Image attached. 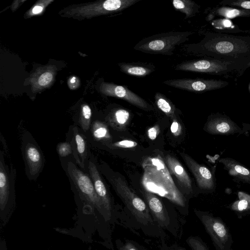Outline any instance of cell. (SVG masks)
<instances>
[{
  "label": "cell",
  "instance_id": "cell-3",
  "mask_svg": "<svg viewBox=\"0 0 250 250\" xmlns=\"http://www.w3.org/2000/svg\"><path fill=\"white\" fill-rule=\"evenodd\" d=\"M60 159L75 196H77L79 199L97 210L106 221H108L106 212L96 192L88 173L81 169L73 159L67 158Z\"/></svg>",
  "mask_w": 250,
  "mask_h": 250
},
{
  "label": "cell",
  "instance_id": "cell-28",
  "mask_svg": "<svg viewBox=\"0 0 250 250\" xmlns=\"http://www.w3.org/2000/svg\"><path fill=\"white\" fill-rule=\"evenodd\" d=\"M231 170L234 172V174H237L239 176L250 181V171L242 166L235 164H231Z\"/></svg>",
  "mask_w": 250,
  "mask_h": 250
},
{
  "label": "cell",
  "instance_id": "cell-12",
  "mask_svg": "<svg viewBox=\"0 0 250 250\" xmlns=\"http://www.w3.org/2000/svg\"><path fill=\"white\" fill-rule=\"evenodd\" d=\"M104 94L124 100L142 109L149 111L153 107L146 100L125 85L104 83L101 84Z\"/></svg>",
  "mask_w": 250,
  "mask_h": 250
},
{
  "label": "cell",
  "instance_id": "cell-37",
  "mask_svg": "<svg viewBox=\"0 0 250 250\" xmlns=\"http://www.w3.org/2000/svg\"><path fill=\"white\" fill-rule=\"evenodd\" d=\"M250 64H249V67H250Z\"/></svg>",
  "mask_w": 250,
  "mask_h": 250
},
{
  "label": "cell",
  "instance_id": "cell-17",
  "mask_svg": "<svg viewBox=\"0 0 250 250\" xmlns=\"http://www.w3.org/2000/svg\"><path fill=\"white\" fill-rule=\"evenodd\" d=\"M118 66L122 73L136 77H145L155 71V66L151 63L121 62Z\"/></svg>",
  "mask_w": 250,
  "mask_h": 250
},
{
  "label": "cell",
  "instance_id": "cell-27",
  "mask_svg": "<svg viewBox=\"0 0 250 250\" xmlns=\"http://www.w3.org/2000/svg\"><path fill=\"white\" fill-rule=\"evenodd\" d=\"M186 242L191 250H209L207 245L198 236H190Z\"/></svg>",
  "mask_w": 250,
  "mask_h": 250
},
{
  "label": "cell",
  "instance_id": "cell-29",
  "mask_svg": "<svg viewBox=\"0 0 250 250\" xmlns=\"http://www.w3.org/2000/svg\"><path fill=\"white\" fill-rule=\"evenodd\" d=\"M221 4L237 6L243 9L250 10V0H229L220 2Z\"/></svg>",
  "mask_w": 250,
  "mask_h": 250
},
{
  "label": "cell",
  "instance_id": "cell-26",
  "mask_svg": "<svg viewBox=\"0 0 250 250\" xmlns=\"http://www.w3.org/2000/svg\"><path fill=\"white\" fill-rule=\"evenodd\" d=\"M56 150L60 159L69 158L70 155L73 156V151L72 144L68 140L58 144Z\"/></svg>",
  "mask_w": 250,
  "mask_h": 250
},
{
  "label": "cell",
  "instance_id": "cell-10",
  "mask_svg": "<svg viewBox=\"0 0 250 250\" xmlns=\"http://www.w3.org/2000/svg\"><path fill=\"white\" fill-rule=\"evenodd\" d=\"M163 83L171 87L197 93L220 89L229 84L226 81L198 78L170 79Z\"/></svg>",
  "mask_w": 250,
  "mask_h": 250
},
{
  "label": "cell",
  "instance_id": "cell-8",
  "mask_svg": "<svg viewBox=\"0 0 250 250\" xmlns=\"http://www.w3.org/2000/svg\"><path fill=\"white\" fill-rule=\"evenodd\" d=\"M194 212L209 236L215 250H232V236L223 220L208 212L197 210Z\"/></svg>",
  "mask_w": 250,
  "mask_h": 250
},
{
  "label": "cell",
  "instance_id": "cell-16",
  "mask_svg": "<svg viewBox=\"0 0 250 250\" xmlns=\"http://www.w3.org/2000/svg\"><path fill=\"white\" fill-rule=\"evenodd\" d=\"M164 162L169 172L175 176L180 184L185 188L191 191V179L180 162L175 157L170 155L165 157Z\"/></svg>",
  "mask_w": 250,
  "mask_h": 250
},
{
  "label": "cell",
  "instance_id": "cell-24",
  "mask_svg": "<svg viewBox=\"0 0 250 250\" xmlns=\"http://www.w3.org/2000/svg\"><path fill=\"white\" fill-rule=\"evenodd\" d=\"M92 112L90 107L87 104L82 107L78 120L80 128L84 134L89 131L91 122Z\"/></svg>",
  "mask_w": 250,
  "mask_h": 250
},
{
  "label": "cell",
  "instance_id": "cell-5",
  "mask_svg": "<svg viewBox=\"0 0 250 250\" xmlns=\"http://www.w3.org/2000/svg\"><path fill=\"white\" fill-rule=\"evenodd\" d=\"M16 169L12 164L5 163L4 155L0 151V216L3 225L16 205Z\"/></svg>",
  "mask_w": 250,
  "mask_h": 250
},
{
  "label": "cell",
  "instance_id": "cell-19",
  "mask_svg": "<svg viewBox=\"0 0 250 250\" xmlns=\"http://www.w3.org/2000/svg\"><path fill=\"white\" fill-rule=\"evenodd\" d=\"M89 132L90 136L95 142L104 143L105 145L111 143L112 137L106 124L100 121H93Z\"/></svg>",
  "mask_w": 250,
  "mask_h": 250
},
{
  "label": "cell",
  "instance_id": "cell-30",
  "mask_svg": "<svg viewBox=\"0 0 250 250\" xmlns=\"http://www.w3.org/2000/svg\"><path fill=\"white\" fill-rule=\"evenodd\" d=\"M111 148H133L137 146V142L129 140H124L106 145Z\"/></svg>",
  "mask_w": 250,
  "mask_h": 250
},
{
  "label": "cell",
  "instance_id": "cell-31",
  "mask_svg": "<svg viewBox=\"0 0 250 250\" xmlns=\"http://www.w3.org/2000/svg\"><path fill=\"white\" fill-rule=\"evenodd\" d=\"M170 126V131L175 136H178L182 133V127L176 118H173Z\"/></svg>",
  "mask_w": 250,
  "mask_h": 250
},
{
  "label": "cell",
  "instance_id": "cell-18",
  "mask_svg": "<svg viewBox=\"0 0 250 250\" xmlns=\"http://www.w3.org/2000/svg\"><path fill=\"white\" fill-rule=\"evenodd\" d=\"M129 112L123 108H117L110 112L106 117V122L114 129L123 131L129 121Z\"/></svg>",
  "mask_w": 250,
  "mask_h": 250
},
{
  "label": "cell",
  "instance_id": "cell-34",
  "mask_svg": "<svg viewBox=\"0 0 250 250\" xmlns=\"http://www.w3.org/2000/svg\"><path fill=\"white\" fill-rule=\"evenodd\" d=\"M119 250H139L136 247L130 242H126L119 249Z\"/></svg>",
  "mask_w": 250,
  "mask_h": 250
},
{
  "label": "cell",
  "instance_id": "cell-36",
  "mask_svg": "<svg viewBox=\"0 0 250 250\" xmlns=\"http://www.w3.org/2000/svg\"><path fill=\"white\" fill-rule=\"evenodd\" d=\"M177 250H185L183 248H181V249H178Z\"/></svg>",
  "mask_w": 250,
  "mask_h": 250
},
{
  "label": "cell",
  "instance_id": "cell-7",
  "mask_svg": "<svg viewBox=\"0 0 250 250\" xmlns=\"http://www.w3.org/2000/svg\"><path fill=\"white\" fill-rule=\"evenodd\" d=\"M108 178L118 195L138 222L144 225L153 222L148 206L120 176L111 175Z\"/></svg>",
  "mask_w": 250,
  "mask_h": 250
},
{
  "label": "cell",
  "instance_id": "cell-11",
  "mask_svg": "<svg viewBox=\"0 0 250 250\" xmlns=\"http://www.w3.org/2000/svg\"><path fill=\"white\" fill-rule=\"evenodd\" d=\"M86 171L92 181L96 192L104 206L109 220L111 218L112 209L111 198L99 169L92 155H89L88 158Z\"/></svg>",
  "mask_w": 250,
  "mask_h": 250
},
{
  "label": "cell",
  "instance_id": "cell-6",
  "mask_svg": "<svg viewBox=\"0 0 250 250\" xmlns=\"http://www.w3.org/2000/svg\"><path fill=\"white\" fill-rule=\"evenodd\" d=\"M248 67L233 62L209 58L184 61L177 64L176 70L208 73L212 75H242Z\"/></svg>",
  "mask_w": 250,
  "mask_h": 250
},
{
  "label": "cell",
  "instance_id": "cell-25",
  "mask_svg": "<svg viewBox=\"0 0 250 250\" xmlns=\"http://www.w3.org/2000/svg\"><path fill=\"white\" fill-rule=\"evenodd\" d=\"M231 209L239 219L250 214V198L243 197L233 204Z\"/></svg>",
  "mask_w": 250,
  "mask_h": 250
},
{
  "label": "cell",
  "instance_id": "cell-15",
  "mask_svg": "<svg viewBox=\"0 0 250 250\" xmlns=\"http://www.w3.org/2000/svg\"><path fill=\"white\" fill-rule=\"evenodd\" d=\"M143 194L154 221L160 226L166 229L169 224V218L163 203L152 192L145 190Z\"/></svg>",
  "mask_w": 250,
  "mask_h": 250
},
{
  "label": "cell",
  "instance_id": "cell-33",
  "mask_svg": "<svg viewBox=\"0 0 250 250\" xmlns=\"http://www.w3.org/2000/svg\"><path fill=\"white\" fill-rule=\"evenodd\" d=\"M160 132V128L158 125H155L147 130V135L151 140H154Z\"/></svg>",
  "mask_w": 250,
  "mask_h": 250
},
{
  "label": "cell",
  "instance_id": "cell-9",
  "mask_svg": "<svg viewBox=\"0 0 250 250\" xmlns=\"http://www.w3.org/2000/svg\"><path fill=\"white\" fill-rule=\"evenodd\" d=\"M21 150L25 172L30 180H36L42 172L45 159L40 146L28 131L22 135Z\"/></svg>",
  "mask_w": 250,
  "mask_h": 250
},
{
  "label": "cell",
  "instance_id": "cell-14",
  "mask_svg": "<svg viewBox=\"0 0 250 250\" xmlns=\"http://www.w3.org/2000/svg\"><path fill=\"white\" fill-rule=\"evenodd\" d=\"M180 155L194 176L198 186L204 189L212 188V176L209 170L206 167L198 164L187 154L182 152Z\"/></svg>",
  "mask_w": 250,
  "mask_h": 250
},
{
  "label": "cell",
  "instance_id": "cell-32",
  "mask_svg": "<svg viewBox=\"0 0 250 250\" xmlns=\"http://www.w3.org/2000/svg\"><path fill=\"white\" fill-rule=\"evenodd\" d=\"M53 78L52 74L50 72H46L40 77L38 83L41 86H44L51 82Z\"/></svg>",
  "mask_w": 250,
  "mask_h": 250
},
{
  "label": "cell",
  "instance_id": "cell-1",
  "mask_svg": "<svg viewBox=\"0 0 250 250\" xmlns=\"http://www.w3.org/2000/svg\"><path fill=\"white\" fill-rule=\"evenodd\" d=\"M183 49L197 57L233 62L249 67L250 37L208 32L199 42L186 44Z\"/></svg>",
  "mask_w": 250,
  "mask_h": 250
},
{
  "label": "cell",
  "instance_id": "cell-13",
  "mask_svg": "<svg viewBox=\"0 0 250 250\" xmlns=\"http://www.w3.org/2000/svg\"><path fill=\"white\" fill-rule=\"evenodd\" d=\"M71 139H68L73 148V159L83 170L86 171L89 155L85 135L77 125L71 126Z\"/></svg>",
  "mask_w": 250,
  "mask_h": 250
},
{
  "label": "cell",
  "instance_id": "cell-2",
  "mask_svg": "<svg viewBox=\"0 0 250 250\" xmlns=\"http://www.w3.org/2000/svg\"><path fill=\"white\" fill-rule=\"evenodd\" d=\"M142 183L146 190L166 198L175 205L185 208L186 200L176 187L164 160L160 156L145 159Z\"/></svg>",
  "mask_w": 250,
  "mask_h": 250
},
{
  "label": "cell",
  "instance_id": "cell-35",
  "mask_svg": "<svg viewBox=\"0 0 250 250\" xmlns=\"http://www.w3.org/2000/svg\"><path fill=\"white\" fill-rule=\"evenodd\" d=\"M43 8L41 6L37 5L35 6L32 9V13L34 14H37L41 13L42 11Z\"/></svg>",
  "mask_w": 250,
  "mask_h": 250
},
{
  "label": "cell",
  "instance_id": "cell-20",
  "mask_svg": "<svg viewBox=\"0 0 250 250\" xmlns=\"http://www.w3.org/2000/svg\"><path fill=\"white\" fill-rule=\"evenodd\" d=\"M174 8L185 14V19L190 18L199 12L200 6L191 0H173Z\"/></svg>",
  "mask_w": 250,
  "mask_h": 250
},
{
  "label": "cell",
  "instance_id": "cell-4",
  "mask_svg": "<svg viewBox=\"0 0 250 250\" xmlns=\"http://www.w3.org/2000/svg\"><path fill=\"white\" fill-rule=\"evenodd\" d=\"M192 31H170L153 35L140 41L134 47L137 51L150 54L171 56L176 47L189 40Z\"/></svg>",
  "mask_w": 250,
  "mask_h": 250
},
{
  "label": "cell",
  "instance_id": "cell-23",
  "mask_svg": "<svg viewBox=\"0 0 250 250\" xmlns=\"http://www.w3.org/2000/svg\"><path fill=\"white\" fill-rule=\"evenodd\" d=\"M214 13L216 15L229 19L238 17H250V10L229 7H221L216 8Z\"/></svg>",
  "mask_w": 250,
  "mask_h": 250
},
{
  "label": "cell",
  "instance_id": "cell-22",
  "mask_svg": "<svg viewBox=\"0 0 250 250\" xmlns=\"http://www.w3.org/2000/svg\"><path fill=\"white\" fill-rule=\"evenodd\" d=\"M233 127L227 119H215L208 123V130L211 133L228 134L232 131Z\"/></svg>",
  "mask_w": 250,
  "mask_h": 250
},
{
  "label": "cell",
  "instance_id": "cell-21",
  "mask_svg": "<svg viewBox=\"0 0 250 250\" xmlns=\"http://www.w3.org/2000/svg\"><path fill=\"white\" fill-rule=\"evenodd\" d=\"M157 106L166 115L173 119L176 118V107L170 100L160 92H156L154 96Z\"/></svg>",
  "mask_w": 250,
  "mask_h": 250
}]
</instances>
